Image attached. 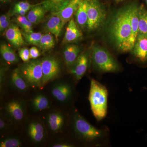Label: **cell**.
Returning a JSON list of instances; mask_svg holds the SVG:
<instances>
[{
	"label": "cell",
	"mask_w": 147,
	"mask_h": 147,
	"mask_svg": "<svg viewBox=\"0 0 147 147\" xmlns=\"http://www.w3.org/2000/svg\"><path fill=\"white\" fill-rule=\"evenodd\" d=\"M131 5L122 7L114 13L108 28L111 41L117 50L121 53H127V47L131 34Z\"/></svg>",
	"instance_id": "cell-1"
},
{
	"label": "cell",
	"mask_w": 147,
	"mask_h": 147,
	"mask_svg": "<svg viewBox=\"0 0 147 147\" xmlns=\"http://www.w3.org/2000/svg\"><path fill=\"white\" fill-rule=\"evenodd\" d=\"M108 90L105 86L94 79L91 80L89 95L91 109L98 121L105 118L108 110Z\"/></svg>",
	"instance_id": "cell-2"
},
{
	"label": "cell",
	"mask_w": 147,
	"mask_h": 147,
	"mask_svg": "<svg viewBox=\"0 0 147 147\" xmlns=\"http://www.w3.org/2000/svg\"><path fill=\"white\" fill-rule=\"evenodd\" d=\"M91 59L95 68L102 73L117 71L119 66L117 62L104 47L99 45H92L91 48Z\"/></svg>",
	"instance_id": "cell-3"
},
{
	"label": "cell",
	"mask_w": 147,
	"mask_h": 147,
	"mask_svg": "<svg viewBox=\"0 0 147 147\" xmlns=\"http://www.w3.org/2000/svg\"><path fill=\"white\" fill-rule=\"evenodd\" d=\"M73 126L78 137L87 143H97L105 136V132L103 130L92 125L78 113L74 115Z\"/></svg>",
	"instance_id": "cell-4"
},
{
	"label": "cell",
	"mask_w": 147,
	"mask_h": 147,
	"mask_svg": "<svg viewBox=\"0 0 147 147\" xmlns=\"http://www.w3.org/2000/svg\"><path fill=\"white\" fill-rule=\"evenodd\" d=\"M88 3V24L89 32L97 30L102 26L106 20V9L100 0H87Z\"/></svg>",
	"instance_id": "cell-5"
},
{
	"label": "cell",
	"mask_w": 147,
	"mask_h": 147,
	"mask_svg": "<svg viewBox=\"0 0 147 147\" xmlns=\"http://www.w3.org/2000/svg\"><path fill=\"white\" fill-rule=\"evenodd\" d=\"M19 69L21 75L29 86L42 87V72L41 60L35 59L24 62Z\"/></svg>",
	"instance_id": "cell-6"
},
{
	"label": "cell",
	"mask_w": 147,
	"mask_h": 147,
	"mask_svg": "<svg viewBox=\"0 0 147 147\" xmlns=\"http://www.w3.org/2000/svg\"><path fill=\"white\" fill-rule=\"evenodd\" d=\"M42 72V87L57 78L61 71L60 62L55 56L45 57L41 60Z\"/></svg>",
	"instance_id": "cell-7"
},
{
	"label": "cell",
	"mask_w": 147,
	"mask_h": 147,
	"mask_svg": "<svg viewBox=\"0 0 147 147\" xmlns=\"http://www.w3.org/2000/svg\"><path fill=\"white\" fill-rule=\"evenodd\" d=\"M139 7L137 4H131L130 13L131 32L127 47V52L132 51L139 35Z\"/></svg>",
	"instance_id": "cell-8"
},
{
	"label": "cell",
	"mask_w": 147,
	"mask_h": 147,
	"mask_svg": "<svg viewBox=\"0 0 147 147\" xmlns=\"http://www.w3.org/2000/svg\"><path fill=\"white\" fill-rule=\"evenodd\" d=\"M90 57L88 51L82 52L69 69L70 73L76 81L81 80L86 72L89 64Z\"/></svg>",
	"instance_id": "cell-9"
},
{
	"label": "cell",
	"mask_w": 147,
	"mask_h": 147,
	"mask_svg": "<svg viewBox=\"0 0 147 147\" xmlns=\"http://www.w3.org/2000/svg\"><path fill=\"white\" fill-rule=\"evenodd\" d=\"M81 29L76 24L73 18L68 22L65 34L63 44L73 43L81 40L83 38Z\"/></svg>",
	"instance_id": "cell-10"
},
{
	"label": "cell",
	"mask_w": 147,
	"mask_h": 147,
	"mask_svg": "<svg viewBox=\"0 0 147 147\" xmlns=\"http://www.w3.org/2000/svg\"><path fill=\"white\" fill-rule=\"evenodd\" d=\"M16 24H11L5 32L6 38L13 47L20 48L25 45L22 32Z\"/></svg>",
	"instance_id": "cell-11"
},
{
	"label": "cell",
	"mask_w": 147,
	"mask_h": 147,
	"mask_svg": "<svg viewBox=\"0 0 147 147\" xmlns=\"http://www.w3.org/2000/svg\"><path fill=\"white\" fill-rule=\"evenodd\" d=\"M5 110L11 118L15 121L22 120L25 116V105L21 100H11L6 105Z\"/></svg>",
	"instance_id": "cell-12"
},
{
	"label": "cell",
	"mask_w": 147,
	"mask_h": 147,
	"mask_svg": "<svg viewBox=\"0 0 147 147\" xmlns=\"http://www.w3.org/2000/svg\"><path fill=\"white\" fill-rule=\"evenodd\" d=\"M72 92L71 86L65 82L57 83L51 89V94L53 97L61 102L67 101L71 97Z\"/></svg>",
	"instance_id": "cell-13"
},
{
	"label": "cell",
	"mask_w": 147,
	"mask_h": 147,
	"mask_svg": "<svg viewBox=\"0 0 147 147\" xmlns=\"http://www.w3.org/2000/svg\"><path fill=\"white\" fill-rule=\"evenodd\" d=\"M84 0H70L69 2L62 10L51 13L52 15H57L60 18L62 21L63 27L67 22L73 18L80 4Z\"/></svg>",
	"instance_id": "cell-14"
},
{
	"label": "cell",
	"mask_w": 147,
	"mask_h": 147,
	"mask_svg": "<svg viewBox=\"0 0 147 147\" xmlns=\"http://www.w3.org/2000/svg\"><path fill=\"white\" fill-rule=\"evenodd\" d=\"M131 52L135 57L142 62L147 61V36L139 34Z\"/></svg>",
	"instance_id": "cell-15"
},
{
	"label": "cell",
	"mask_w": 147,
	"mask_h": 147,
	"mask_svg": "<svg viewBox=\"0 0 147 147\" xmlns=\"http://www.w3.org/2000/svg\"><path fill=\"white\" fill-rule=\"evenodd\" d=\"M81 48L75 44H67L64 48V59L67 67L70 69L81 54Z\"/></svg>",
	"instance_id": "cell-16"
},
{
	"label": "cell",
	"mask_w": 147,
	"mask_h": 147,
	"mask_svg": "<svg viewBox=\"0 0 147 147\" xmlns=\"http://www.w3.org/2000/svg\"><path fill=\"white\" fill-rule=\"evenodd\" d=\"M28 132L29 137L35 143L42 142L45 137V129L40 122L33 121L28 125Z\"/></svg>",
	"instance_id": "cell-17"
},
{
	"label": "cell",
	"mask_w": 147,
	"mask_h": 147,
	"mask_svg": "<svg viewBox=\"0 0 147 147\" xmlns=\"http://www.w3.org/2000/svg\"><path fill=\"white\" fill-rule=\"evenodd\" d=\"M65 117L59 112H54L48 115L47 123L50 129L53 132H58L63 128L65 123Z\"/></svg>",
	"instance_id": "cell-18"
},
{
	"label": "cell",
	"mask_w": 147,
	"mask_h": 147,
	"mask_svg": "<svg viewBox=\"0 0 147 147\" xmlns=\"http://www.w3.org/2000/svg\"><path fill=\"white\" fill-rule=\"evenodd\" d=\"M45 30L55 36L57 42L61 31L62 29V24L60 18L57 15H52L45 24Z\"/></svg>",
	"instance_id": "cell-19"
},
{
	"label": "cell",
	"mask_w": 147,
	"mask_h": 147,
	"mask_svg": "<svg viewBox=\"0 0 147 147\" xmlns=\"http://www.w3.org/2000/svg\"><path fill=\"white\" fill-rule=\"evenodd\" d=\"M75 21L79 28L84 30L87 28L88 24V3L84 0L74 14Z\"/></svg>",
	"instance_id": "cell-20"
},
{
	"label": "cell",
	"mask_w": 147,
	"mask_h": 147,
	"mask_svg": "<svg viewBox=\"0 0 147 147\" xmlns=\"http://www.w3.org/2000/svg\"><path fill=\"white\" fill-rule=\"evenodd\" d=\"M70 0H45L39 3L46 12L51 13L58 12L65 7Z\"/></svg>",
	"instance_id": "cell-21"
},
{
	"label": "cell",
	"mask_w": 147,
	"mask_h": 147,
	"mask_svg": "<svg viewBox=\"0 0 147 147\" xmlns=\"http://www.w3.org/2000/svg\"><path fill=\"white\" fill-rule=\"evenodd\" d=\"M11 83L16 89L24 91L28 89L29 85L21 75L19 68L13 69L10 77Z\"/></svg>",
	"instance_id": "cell-22"
},
{
	"label": "cell",
	"mask_w": 147,
	"mask_h": 147,
	"mask_svg": "<svg viewBox=\"0 0 147 147\" xmlns=\"http://www.w3.org/2000/svg\"><path fill=\"white\" fill-rule=\"evenodd\" d=\"M46 12V11L41 5L36 4L29 11L27 17L32 24H37L43 19Z\"/></svg>",
	"instance_id": "cell-23"
},
{
	"label": "cell",
	"mask_w": 147,
	"mask_h": 147,
	"mask_svg": "<svg viewBox=\"0 0 147 147\" xmlns=\"http://www.w3.org/2000/svg\"><path fill=\"white\" fill-rule=\"evenodd\" d=\"M0 52L3 59L7 62L13 64L19 61V59L16 53L5 43L2 42L1 43Z\"/></svg>",
	"instance_id": "cell-24"
},
{
	"label": "cell",
	"mask_w": 147,
	"mask_h": 147,
	"mask_svg": "<svg viewBox=\"0 0 147 147\" xmlns=\"http://www.w3.org/2000/svg\"><path fill=\"white\" fill-rule=\"evenodd\" d=\"M49 100L45 95L38 94L35 96L32 99V106L33 109L36 111H41L47 109L49 107Z\"/></svg>",
	"instance_id": "cell-25"
},
{
	"label": "cell",
	"mask_w": 147,
	"mask_h": 147,
	"mask_svg": "<svg viewBox=\"0 0 147 147\" xmlns=\"http://www.w3.org/2000/svg\"><path fill=\"white\" fill-rule=\"evenodd\" d=\"M139 34L147 36V10L144 6L139 7Z\"/></svg>",
	"instance_id": "cell-26"
},
{
	"label": "cell",
	"mask_w": 147,
	"mask_h": 147,
	"mask_svg": "<svg viewBox=\"0 0 147 147\" xmlns=\"http://www.w3.org/2000/svg\"><path fill=\"white\" fill-rule=\"evenodd\" d=\"M36 5L31 4L27 1H20L16 3L13 6L11 15L25 16L27 12Z\"/></svg>",
	"instance_id": "cell-27"
},
{
	"label": "cell",
	"mask_w": 147,
	"mask_h": 147,
	"mask_svg": "<svg viewBox=\"0 0 147 147\" xmlns=\"http://www.w3.org/2000/svg\"><path fill=\"white\" fill-rule=\"evenodd\" d=\"M55 44L53 35L48 33L42 35L38 47L43 51H47L53 49Z\"/></svg>",
	"instance_id": "cell-28"
},
{
	"label": "cell",
	"mask_w": 147,
	"mask_h": 147,
	"mask_svg": "<svg viewBox=\"0 0 147 147\" xmlns=\"http://www.w3.org/2000/svg\"><path fill=\"white\" fill-rule=\"evenodd\" d=\"M13 22L21 28L24 32L27 33L32 32V24L30 22L27 17L21 15H16L13 19Z\"/></svg>",
	"instance_id": "cell-29"
},
{
	"label": "cell",
	"mask_w": 147,
	"mask_h": 147,
	"mask_svg": "<svg viewBox=\"0 0 147 147\" xmlns=\"http://www.w3.org/2000/svg\"><path fill=\"white\" fill-rule=\"evenodd\" d=\"M24 40L29 44L34 45L35 46L38 47L39 45L40 40L42 38V35L40 32H31L27 33L25 32H22Z\"/></svg>",
	"instance_id": "cell-30"
},
{
	"label": "cell",
	"mask_w": 147,
	"mask_h": 147,
	"mask_svg": "<svg viewBox=\"0 0 147 147\" xmlns=\"http://www.w3.org/2000/svg\"><path fill=\"white\" fill-rule=\"evenodd\" d=\"M11 15V13L8 12L0 17V32L2 34H4L7 29L10 26Z\"/></svg>",
	"instance_id": "cell-31"
},
{
	"label": "cell",
	"mask_w": 147,
	"mask_h": 147,
	"mask_svg": "<svg viewBox=\"0 0 147 147\" xmlns=\"http://www.w3.org/2000/svg\"><path fill=\"white\" fill-rule=\"evenodd\" d=\"M22 145L21 141L16 138H7L0 143V147H19Z\"/></svg>",
	"instance_id": "cell-32"
},
{
	"label": "cell",
	"mask_w": 147,
	"mask_h": 147,
	"mask_svg": "<svg viewBox=\"0 0 147 147\" xmlns=\"http://www.w3.org/2000/svg\"><path fill=\"white\" fill-rule=\"evenodd\" d=\"M18 55L21 60L24 62H26L31 59L30 56V50L26 47L21 48L18 51Z\"/></svg>",
	"instance_id": "cell-33"
},
{
	"label": "cell",
	"mask_w": 147,
	"mask_h": 147,
	"mask_svg": "<svg viewBox=\"0 0 147 147\" xmlns=\"http://www.w3.org/2000/svg\"><path fill=\"white\" fill-rule=\"evenodd\" d=\"M30 56L31 59H35L40 56V53L39 50L36 47H32L30 49Z\"/></svg>",
	"instance_id": "cell-34"
},
{
	"label": "cell",
	"mask_w": 147,
	"mask_h": 147,
	"mask_svg": "<svg viewBox=\"0 0 147 147\" xmlns=\"http://www.w3.org/2000/svg\"><path fill=\"white\" fill-rule=\"evenodd\" d=\"M52 147H73L72 145L66 143H60V144H55L53 145Z\"/></svg>",
	"instance_id": "cell-35"
},
{
	"label": "cell",
	"mask_w": 147,
	"mask_h": 147,
	"mask_svg": "<svg viewBox=\"0 0 147 147\" xmlns=\"http://www.w3.org/2000/svg\"><path fill=\"white\" fill-rule=\"evenodd\" d=\"M7 127V124L3 119H0V128L1 130L5 129Z\"/></svg>",
	"instance_id": "cell-36"
},
{
	"label": "cell",
	"mask_w": 147,
	"mask_h": 147,
	"mask_svg": "<svg viewBox=\"0 0 147 147\" xmlns=\"http://www.w3.org/2000/svg\"><path fill=\"white\" fill-rule=\"evenodd\" d=\"M11 1H12V0H0L1 2L3 3H6L9 2Z\"/></svg>",
	"instance_id": "cell-37"
},
{
	"label": "cell",
	"mask_w": 147,
	"mask_h": 147,
	"mask_svg": "<svg viewBox=\"0 0 147 147\" xmlns=\"http://www.w3.org/2000/svg\"><path fill=\"white\" fill-rule=\"evenodd\" d=\"M123 1H124V0H115V1L117 3L121 2Z\"/></svg>",
	"instance_id": "cell-38"
},
{
	"label": "cell",
	"mask_w": 147,
	"mask_h": 147,
	"mask_svg": "<svg viewBox=\"0 0 147 147\" xmlns=\"http://www.w3.org/2000/svg\"><path fill=\"white\" fill-rule=\"evenodd\" d=\"M146 4L147 5V0H146Z\"/></svg>",
	"instance_id": "cell-39"
}]
</instances>
